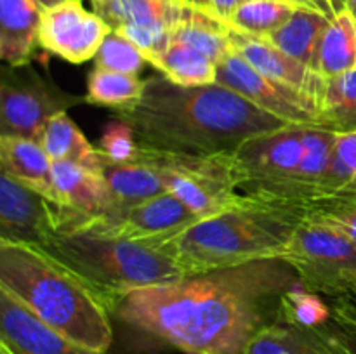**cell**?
I'll return each mask as SVG.
<instances>
[{
	"instance_id": "obj_1",
	"label": "cell",
	"mask_w": 356,
	"mask_h": 354,
	"mask_svg": "<svg viewBox=\"0 0 356 354\" xmlns=\"http://www.w3.org/2000/svg\"><path fill=\"white\" fill-rule=\"evenodd\" d=\"M298 285L284 259L254 260L139 288L113 314L188 354H245L261 330L280 321L282 298Z\"/></svg>"
},
{
	"instance_id": "obj_2",
	"label": "cell",
	"mask_w": 356,
	"mask_h": 354,
	"mask_svg": "<svg viewBox=\"0 0 356 354\" xmlns=\"http://www.w3.org/2000/svg\"><path fill=\"white\" fill-rule=\"evenodd\" d=\"M113 117L132 128L139 146L188 155L233 153L256 135L292 125L225 85L184 87L163 75L146 78L143 96Z\"/></svg>"
},
{
	"instance_id": "obj_3",
	"label": "cell",
	"mask_w": 356,
	"mask_h": 354,
	"mask_svg": "<svg viewBox=\"0 0 356 354\" xmlns=\"http://www.w3.org/2000/svg\"><path fill=\"white\" fill-rule=\"evenodd\" d=\"M302 221V208L249 196L242 207L139 243L170 257L184 276H195L254 260L282 259Z\"/></svg>"
},
{
	"instance_id": "obj_4",
	"label": "cell",
	"mask_w": 356,
	"mask_h": 354,
	"mask_svg": "<svg viewBox=\"0 0 356 354\" xmlns=\"http://www.w3.org/2000/svg\"><path fill=\"white\" fill-rule=\"evenodd\" d=\"M0 288L76 346L110 349V309L87 281L40 246L0 242Z\"/></svg>"
},
{
	"instance_id": "obj_5",
	"label": "cell",
	"mask_w": 356,
	"mask_h": 354,
	"mask_svg": "<svg viewBox=\"0 0 356 354\" xmlns=\"http://www.w3.org/2000/svg\"><path fill=\"white\" fill-rule=\"evenodd\" d=\"M40 248L87 281L110 312L131 292L184 278L165 253L103 233L61 229Z\"/></svg>"
},
{
	"instance_id": "obj_6",
	"label": "cell",
	"mask_w": 356,
	"mask_h": 354,
	"mask_svg": "<svg viewBox=\"0 0 356 354\" xmlns=\"http://www.w3.org/2000/svg\"><path fill=\"white\" fill-rule=\"evenodd\" d=\"M134 160L155 169L167 191L176 194L202 219L238 208L249 200L236 186L232 153L188 155L138 146Z\"/></svg>"
},
{
	"instance_id": "obj_7",
	"label": "cell",
	"mask_w": 356,
	"mask_h": 354,
	"mask_svg": "<svg viewBox=\"0 0 356 354\" xmlns=\"http://www.w3.org/2000/svg\"><path fill=\"white\" fill-rule=\"evenodd\" d=\"M302 125L259 134L232 153L233 174L238 191L266 201L302 208L299 196Z\"/></svg>"
},
{
	"instance_id": "obj_8",
	"label": "cell",
	"mask_w": 356,
	"mask_h": 354,
	"mask_svg": "<svg viewBox=\"0 0 356 354\" xmlns=\"http://www.w3.org/2000/svg\"><path fill=\"white\" fill-rule=\"evenodd\" d=\"M282 259L305 290L329 298L356 295V243L334 226L305 217Z\"/></svg>"
},
{
	"instance_id": "obj_9",
	"label": "cell",
	"mask_w": 356,
	"mask_h": 354,
	"mask_svg": "<svg viewBox=\"0 0 356 354\" xmlns=\"http://www.w3.org/2000/svg\"><path fill=\"white\" fill-rule=\"evenodd\" d=\"M86 103V96L63 90L33 66L0 69V135H16L40 142L49 121L70 108Z\"/></svg>"
},
{
	"instance_id": "obj_10",
	"label": "cell",
	"mask_w": 356,
	"mask_h": 354,
	"mask_svg": "<svg viewBox=\"0 0 356 354\" xmlns=\"http://www.w3.org/2000/svg\"><path fill=\"white\" fill-rule=\"evenodd\" d=\"M216 83L228 87L259 110L292 125L315 127L318 120V106L313 97L261 75L233 49L218 62Z\"/></svg>"
},
{
	"instance_id": "obj_11",
	"label": "cell",
	"mask_w": 356,
	"mask_h": 354,
	"mask_svg": "<svg viewBox=\"0 0 356 354\" xmlns=\"http://www.w3.org/2000/svg\"><path fill=\"white\" fill-rule=\"evenodd\" d=\"M200 219L202 217H198L183 200L167 191L143 203L132 205L122 210L106 212V214L86 219L65 229H83V231L103 233V235L118 236V238L132 239V242H145V239H156L174 235Z\"/></svg>"
},
{
	"instance_id": "obj_12",
	"label": "cell",
	"mask_w": 356,
	"mask_h": 354,
	"mask_svg": "<svg viewBox=\"0 0 356 354\" xmlns=\"http://www.w3.org/2000/svg\"><path fill=\"white\" fill-rule=\"evenodd\" d=\"M111 28L83 7L82 0H66L44 9L38 28V47L73 65L96 58Z\"/></svg>"
},
{
	"instance_id": "obj_13",
	"label": "cell",
	"mask_w": 356,
	"mask_h": 354,
	"mask_svg": "<svg viewBox=\"0 0 356 354\" xmlns=\"http://www.w3.org/2000/svg\"><path fill=\"white\" fill-rule=\"evenodd\" d=\"M58 205L0 174V242L42 246L59 231Z\"/></svg>"
},
{
	"instance_id": "obj_14",
	"label": "cell",
	"mask_w": 356,
	"mask_h": 354,
	"mask_svg": "<svg viewBox=\"0 0 356 354\" xmlns=\"http://www.w3.org/2000/svg\"><path fill=\"white\" fill-rule=\"evenodd\" d=\"M228 38L233 51L245 59L256 71L313 97L318 106V99L325 85V78L318 73L296 61L264 37L245 33L228 24Z\"/></svg>"
},
{
	"instance_id": "obj_15",
	"label": "cell",
	"mask_w": 356,
	"mask_h": 354,
	"mask_svg": "<svg viewBox=\"0 0 356 354\" xmlns=\"http://www.w3.org/2000/svg\"><path fill=\"white\" fill-rule=\"evenodd\" d=\"M0 342L13 354H106L76 346L56 333L0 288Z\"/></svg>"
},
{
	"instance_id": "obj_16",
	"label": "cell",
	"mask_w": 356,
	"mask_h": 354,
	"mask_svg": "<svg viewBox=\"0 0 356 354\" xmlns=\"http://www.w3.org/2000/svg\"><path fill=\"white\" fill-rule=\"evenodd\" d=\"M61 226L76 224L110 210V196L103 176L70 162H52Z\"/></svg>"
},
{
	"instance_id": "obj_17",
	"label": "cell",
	"mask_w": 356,
	"mask_h": 354,
	"mask_svg": "<svg viewBox=\"0 0 356 354\" xmlns=\"http://www.w3.org/2000/svg\"><path fill=\"white\" fill-rule=\"evenodd\" d=\"M0 174H6L58 205L52 160L40 142L16 135H0Z\"/></svg>"
},
{
	"instance_id": "obj_18",
	"label": "cell",
	"mask_w": 356,
	"mask_h": 354,
	"mask_svg": "<svg viewBox=\"0 0 356 354\" xmlns=\"http://www.w3.org/2000/svg\"><path fill=\"white\" fill-rule=\"evenodd\" d=\"M42 9L31 0H0V58L7 66L30 65L38 47Z\"/></svg>"
},
{
	"instance_id": "obj_19",
	"label": "cell",
	"mask_w": 356,
	"mask_h": 354,
	"mask_svg": "<svg viewBox=\"0 0 356 354\" xmlns=\"http://www.w3.org/2000/svg\"><path fill=\"white\" fill-rule=\"evenodd\" d=\"M103 158V156H101ZM103 179L110 196V210H122L132 205L167 193L162 177L141 162H110L103 158ZM106 214V212H104Z\"/></svg>"
},
{
	"instance_id": "obj_20",
	"label": "cell",
	"mask_w": 356,
	"mask_h": 354,
	"mask_svg": "<svg viewBox=\"0 0 356 354\" xmlns=\"http://www.w3.org/2000/svg\"><path fill=\"white\" fill-rule=\"evenodd\" d=\"M92 10L111 28H172L186 3L181 0H90Z\"/></svg>"
},
{
	"instance_id": "obj_21",
	"label": "cell",
	"mask_w": 356,
	"mask_h": 354,
	"mask_svg": "<svg viewBox=\"0 0 356 354\" xmlns=\"http://www.w3.org/2000/svg\"><path fill=\"white\" fill-rule=\"evenodd\" d=\"M245 354H348L318 328H306L285 319L261 330Z\"/></svg>"
},
{
	"instance_id": "obj_22",
	"label": "cell",
	"mask_w": 356,
	"mask_h": 354,
	"mask_svg": "<svg viewBox=\"0 0 356 354\" xmlns=\"http://www.w3.org/2000/svg\"><path fill=\"white\" fill-rule=\"evenodd\" d=\"M329 23L330 17L318 10L308 9V7H296L294 14L289 17L287 23L282 24L278 30L264 38L271 42L275 47L284 51L285 54L294 58L296 61L313 69L320 40H322Z\"/></svg>"
},
{
	"instance_id": "obj_23",
	"label": "cell",
	"mask_w": 356,
	"mask_h": 354,
	"mask_svg": "<svg viewBox=\"0 0 356 354\" xmlns=\"http://www.w3.org/2000/svg\"><path fill=\"white\" fill-rule=\"evenodd\" d=\"M42 148L52 162H70L103 176V158L68 113L52 118L40 137Z\"/></svg>"
},
{
	"instance_id": "obj_24",
	"label": "cell",
	"mask_w": 356,
	"mask_h": 354,
	"mask_svg": "<svg viewBox=\"0 0 356 354\" xmlns=\"http://www.w3.org/2000/svg\"><path fill=\"white\" fill-rule=\"evenodd\" d=\"M172 40L183 42L207 56L218 65L232 52L228 38V23L214 12L198 7L184 6L183 16L174 26Z\"/></svg>"
},
{
	"instance_id": "obj_25",
	"label": "cell",
	"mask_w": 356,
	"mask_h": 354,
	"mask_svg": "<svg viewBox=\"0 0 356 354\" xmlns=\"http://www.w3.org/2000/svg\"><path fill=\"white\" fill-rule=\"evenodd\" d=\"M356 68V19L344 7L330 19L315 58V69L322 78L343 75Z\"/></svg>"
},
{
	"instance_id": "obj_26",
	"label": "cell",
	"mask_w": 356,
	"mask_h": 354,
	"mask_svg": "<svg viewBox=\"0 0 356 354\" xmlns=\"http://www.w3.org/2000/svg\"><path fill=\"white\" fill-rule=\"evenodd\" d=\"M146 61L177 85H209L218 78V65L212 59L177 40H170L162 52L149 56Z\"/></svg>"
},
{
	"instance_id": "obj_27",
	"label": "cell",
	"mask_w": 356,
	"mask_h": 354,
	"mask_svg": "<svg viewBox=\"0 0 356 354\" xmlns=\"http://www.w3.org/2000/svg\"><path fill=\"white\" fill-rule=\"evenodd\" d=\"M337 134L318 127H301L302 155L299 165V196L302 208L308 201L323 196V179L332 158Z\"/></svg>"
},
{
	"instance_id": "obj_28",
	"label": "cell",
	"mask_w": 356,
	"mask_h": 354,
	"mask_svg": "<svg viewBox=\"0 0 356 354\" xmlns=\"http://www.w3.org/2000/svg\"><path fill=\"white\" fill-rule=\"evenodd\" d=\"M315 127L334 134H356V68L325 80Z\"/></svg>"
},
{
	"instance_id": "obj_29",
	"label": "cell",
	"mask_w": 356,
	"mask_h": 354,
	"mask_svg": "<svg viewBox=\"0 0 356 354\" xmlns=\"http://www.w3.org/2000/svg\"><path fill=\"white\" fill-rule=\"evenodd\" d=\"M145 83L146 80L138 75L94 68L87 76L86 103L106 106L111 111L124 110L143 96Z\"/></svg>"
},
{
	"instance_id": "obj_30",
	"label": "cell",
	"mask_w": 356,
	"mask_h": 354,
	"mask_svg": "<svg viewBox=\"0 0 356 354\" xmlns=\"http://www.w3.org/2000/svg\"><path fill=\"white\" fill-rule=\"evenodd\" d=\"M296 6L287 0H243L229 17V26L256 37H268L285 24Z\"/></svg>"
},
{
	"instance_id": "obj_31",
	"label": "cell",
	"mask_w": 356,
	"mask_h": 354,
	"mask_svg": "<svg viewBox=\"0 0 356 354\" xmlns=\"http://www.w3.org/2000/svg\"><path fill=\"white\" fill-rule=\"evenodd\" d=\"M356 196V134H337L323 179V196Z\"/></svg>"
},
{
	"instance_id": "obj_32",
	"label": "cell",
	"mask_w": 356,
	"mask_h": 354,
	"mask_svg": "<svg viewBox=\"0 0 356 354\" xmlns=\"http://www.w3.org/2000/svg\"><path fill=\"white\" fill-rule=\"evenodd\" d=\"M94 61H96V68L99 69L138 76L145 69V66L149 65L143 52L129 38L113 30L103 40Z\"/></svg>"
},
{
	"instance_id": "obj_33",
	"label": "cell",
	"mask_w": 356,
	"mask_h": 354,
	"mask_svg": "<svg viewBox=\"0 0 356 354\" xmlns=\"http://www.w3.org/2000/svg\"><path fill=\"white\" fill-rule=\"evenodd\" d=\"M305 217L325 222L343 231L356 243V196H322L305 205Z\"/></svg>"
},
{
	"instance_id": "obj_34",
	"label": "cell",
	"mask_w": 356,
	"mask_h": 354,
	"mask_svg": "<svg viewBox=\"0 0 356 354\" xmlns=\"http://www.w3.org/2000/svg\"><path fill=\"white\" fill-rule=\"evenodd\" d=\"M330 316L329 302L318 294L305 290L301 285L289 290L282 298V319L306 328H320Z\"/></svg>"
},
{
	"instance_id": "obj_35",
	"label": "cell",
	"mask_w": 356,
	"mask_h": 354,
	"mask_svg": "<svg viewBox=\"0 0 356 354\" xmlns=\"http://www.w3.org/2000/svg\"><path fill=\"white\" fill-rule=\"evenodd\" d=\"M329 307V319L318 330L348 354H356V298H330Z\"/></svg>"
},
{
	"instance_id": "obj_36",
	"label": "cell",
	"mask_w": 356,
	"mask_h": 354,
	"mask_svg": "<svg viewBox=\"0 0 356 354\" xmlns=\"http://www.w3.org/2000/svg\"><path fill=\"white\" fill-rule=\"evenodd\" d=\"M138 141L134 132L125 121L111 118L104 127L103 135L97 142V151L104 160L110 162H132L138 153Z\"/></svg>"
},
{
	"instance_id": "obj_37",
	"label": "cell",
	"mask_w": 356,
	"mask_h": 354,
	"mask_svg": "<svg viewBox=\"0 0 356 354\" xmlns=\"http://www.w3.org/2000/svg\"><path fill=\"white\" fill-rule=\"evenodd\" d=\"M287 2L294 3L296 7H308V9L318 10V12L329 16L330 19L339 12L334 0H287Z\"/></svg>"
},
{
	"instance_id": "obj_38",
	"label": "cell",
	"mask_w": 356,
	"mask_h": 354,
	"mask_svg": "<svg viewBox=\"0 0 356 354\" xmlns=\"http://www.w3.org/2000/svg\"><path fill=\"white\" fill-rule=\"evenodd\" d=\"M242 2L243 0H209L212 12H214L219 19L225 21V23H228L232 14L235 12L236 7Z\"/></svg>"
},
{
	"instance_id": "obj_39",
	"label": "cell",
	"mask_w": 356,
	"mask_h": 354,
	"mask_svg": "<svg viewBox=\"0 0 356 354\" xmlns=\"http://www.w3.org/2000/svg\"><path fill=\"white\" fill-rule=\"evenodd\" d=\"M31 2L37 3V6L44 10V9H51V7L59 6V3L66 2V0H31Z\"/></svg>"
},
{
	"instance_id": "obj_40",
	"label": "cell",
	"mask_w": 356,
	"mask_h": 354,
	"mask_svg": "<svg viewBox=\"0 0 356 354\" xmlns=\"http://www.w3.org/2000/svg\"><path fill=\"white\" fill-rule=\"evenodd\" d=\"M181 2L186 3V6H191V7H198V9L211 10V3H209V0H181Z\"/></svg>"
},
{
	"instance_id": "obj_41",
	"label": "cell",
	"mask_w": 356,
	"mask_h": 354,
	"mask_svg": "<svg viewBox=\"0 0 356 354\" xmlns=\"http://www.w3.org/2000/svg\"><path fill=\"white\" fill-rule=\"evenodd\" d=\"M346 9L353 14L356 19V0H346Z\"/></svg>"
},
{
	"instance_id": "obj_42",
	"label": "cell",
	"mask_w": 356,
	"mask_h": 354,
	"mask_svg": "<svg viewBox=\"0 0 356 354\" xmlns=\"http://www.w3.org/2000/svg\"><path fill=\"white\" fill-rule=\"evenodd\" d=\"M0 354H13V351H10L9 347L3 346V344L0 342Z\"/></svg>"
},
{
	"instance_id": "obj_43",
	"label": "cell",
	"mask_w": 356,
	"mask_h": 354,
	"mask_svg": "<svg viewBox=\"0 0 356 354\" xmlns=\"http://www.w3.org/2000/svg\"><path fill=\"white\" fill-rule=\"evenodd\" d=\"M334 2H336L337 9H339V10H343L344 7H346V0H334Z\"/></svg>"
}]
</instances>
